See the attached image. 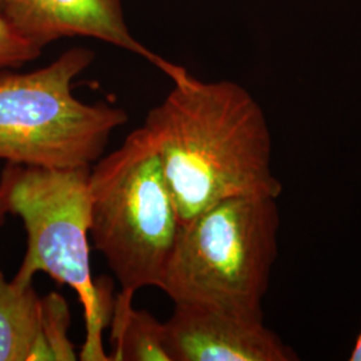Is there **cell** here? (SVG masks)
Returning a JSON list of instances; mask_svg holds the SVG:
<instances>
[{
	"label": "cell",
	"instance_id": "6da1fadb",
	"mask_svg": "<svg viewBox=\"0 0 361 361\" xmlns=\"http://www.w3.org/2000/svg\"><path fill=\"white\" fill-rule=\"evenodd\" d=\"M173 89L145 118L180 226L233 197H271V137L262 107L232 80L205 82L180 66Z\"/></svg>",
	"mask_w": 361,
	"mask_h": 361
},
{
	"label": "cell",
	"instance_id": "7a4b0ae2",
	"mask_svg": "<svg viewBox=\"0 0 361 361\" xmlns=\"http://www.w3.org/2000/svg\"><path fill=\"white\" fill-rule=\"evenodd\" d=\"M277 198L233 197L180 226L159 289L174 304L264 317L279 256Z\"/></svg>",
	"mask_w": 361,
	"mask_h": 361
},
{
	"label": "cell",
	"instance_id": "3957f363",
	"mask_svg": "<svg viewBox=\"0 0 361 361\" xmlns=\"http://www.w3.org/2000/svg\"><path fill=\"white\" fill-rule=\"evenodd\" d=\"M90 168L6 164L1 177L7 182L10 214L22 219L27 234L26 253L13 281L32 284L37 273H46L58 284L73 288L86 324L79 359L109 361L102 332L110 323L114 300L106 284L91 276Z\"/></svg>",
	"mask_w": 361,
	"mask_h": 361
},
{
	"label": "cell",
	"instance_id": "277c9868",
	"mask_svg": "<svg viewBox=\"0 0 361 361\" xmlns=\"http://www.w3.org/2000/svg\"><path fill=\"white\" fill-rule=\"evenodd\" d=\"M90 238L122 290L159 286L180 221L154 142L143 126L92 164Z\"/></svg>",
	"mask_w": 361,
	"mask_h": 361
},
{
	"label": "cell",
	"instance_id": "5b68a950",
	"mask_svg": "<svg viewBox=\"0 0 361 361\" xmlns=\"http://www.w3.org/2000/svg\"><path fill=\"white\" fill-rule=\"evenodd\" d=\"M95 58L73 47L28 73L0 70V161L34 168L91 166L111 134L128 122L123 109L85 104L74 80Z\"/></svg>",
	"mask_w": 361,
	"mask_h": 361
},
{
	"label": "cell",
	"instance_id": "8992f818",
	"mask_svg": "<svg viewBox=\"0 0 361 361\" xmlns=\"http://www.w3.org/2000/svg\"><path fill=\"white\" fill-rule=\"evenodd\" d=\"M170 361H296L264 317L200 304H174L165 323Z\"/></svg>",
	"mask_w": 361,
	"mask_h": 361
},
{
	"label": "cell",
	"instance_id": "52a82bcc",
	"mask_svg": "<svg viewBox=\"0 0 361 361\" xmlns=\"http://www.w3.org/2000/svg\"><path fill=\"white\" fill-rule=\"evenodd\" d=\"M0 13L42 50L56 39L86 37L133 52L169 78L178 68L133 37L122 0H3Z\"/></svg>",
	"mask_w": 361,
	"mask_h": 361
},
{
	"label": "cell",
	"instance_id": "ba28073f",
	"mask_svg": "<svg viewBox=\"0 0 361 361\" xmlns=\"http://www.w3.org/2000/svg\"><path fill=\"white\" fill-rule=\"evenodd\" d=\"M0 361H51L42 331V297L0 269Z\"/></svg>",
	"mask_w": 361,
	"mask_h": 361
},
{
	"label": "cell",
	"instance_id": "9c48e42d",
	"mask_svg": "<svg viewBox=\"0 0 361 361\" xmlns=\"http://www.w3.org/2000/svg\"><path fill=\"white\" fill-rule=\"evenodd\" d=\"M134 293L121 290L114 298L111 324V353L109 361H170L165 323L147 310L133 307Z\"/></svg>",
	"mask_w": 361,
	"mask_h": 361
},
{
	"label": "cell",
	"instance_id": "30bf717a",
	"mask_svg": "<svg viewBox=\"0 0 361 361\" xmlns=\"http://www.w3.org/2000/svg\"><path fill=\"white\" fill-rule=\"evenodd\" d=\"M71 312L65 297L51 292L42 297V331L51 361H75L79 359L75 345L70 340Z\"/></svg>",
	"mask_w": 361,
	"mask_h": 361
},
{
	"label": "cell",
	"instance_id": "8fae6325",
	"mask_svg": "<svg viewBox=\"0 0 361 361\" xmlns=\"http://www.w3.org/2000/svg\"><path fill=\"white\" fill-rule=\"evenodd\" d=\"M42 49L23 38L0 13V70H13L40 56Z\"/></svg>",
	"mask_w": 361,
	"mask_h": 361
},
{
	"label": "cell",
	"instance_id": "7c38bea8",
	"mask_svg": "<svg viewBox=\"0 0 361 361\" xmlns=\"http://www.w3.org/2000/svg\"><path fill=\"white\" fill-rule=\"evenodd\" d=\"M8 214H10V209H8L7 182L0 176V226L6 222Z\"/></svg>",
	"mask_w": 361,
	"mask_h": 361
},
{
	"label": "cell",
	"instance_id": "4fadbf2b",
	"mask_svg": "<svg viewBox=\"0 0 361 361\" xmlns=\"http://www.w3.org/2000/svg\"><path fill=\"white\" fill-rule=\"evenodd\" d=\"M349 360L350 361H361V331L357 338H356V343H355V347L352 349L350 355H349Z\"/></svg>",
	"mask_w": 361,
	"mask_h": 361
},
{
	"label": "cell",
	"instance_id": "5bb4252c",
	"mask_svg": "<svg viewBox=\"0 0 361 361\" xmlns=\"http://www.w3.org/2000/svg\"><path fill=\"white\" fill-rule=\"evenodd\" d=\"M1 6H3V0H0V8H1Z\"/></svg>",
	"mask_w": 361,
	"mask_h": 361
}]
</instances>
